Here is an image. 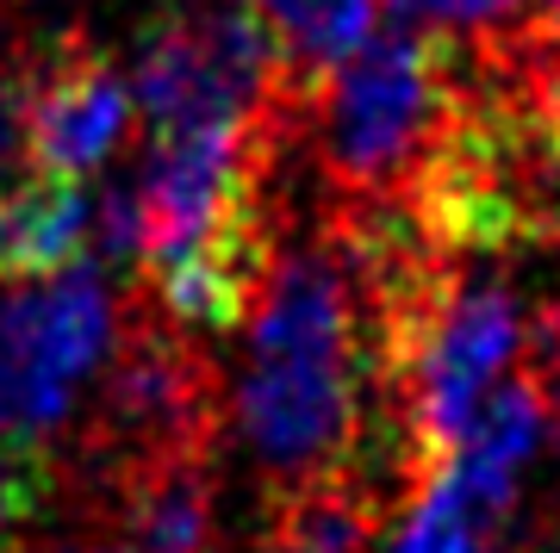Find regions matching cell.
<instances>
[{"instance_id":"9","label":"cell","mask_w":560,"mask_h":553,"mask_svg":"<svg viewBox=\"0 0 560 553\" xmlns=\"http://www.w3.org/2000/svg\"><path fill=\"white\" fill-rule=\"evenodd\" d=\"M125 529H131V553H206V541H212L206 448L138 460L131 492H125Z\"/></svg>"},{"instance_id":"10","label":"cell","mask_w":560,"mask_h":553,"mask_svg":"<svg viewBox=\"0 0 560 553\" xmlns=\"http://www.w3.org/2000/svg\"><path fill=\"white\" fill-rule=\"evenodd\" d=\"M381 7L386 0H249V13L280 44V62H287L300 94L330 75L349 50H361L374 38Z\"/></svg>"},{"instance_id":"14","label":"cell","mask_w":560,"mask_h":553,"mask_svg":"<svg viewBox=\"0 0 560 553\" xmlns=\"http://www.w3.org/2000/svg\"><path fill=\"white\" fill-rule=\"evenodd\" d=\"M405 25H423V32H486V25L523 13V0H386Z\"/></svg>"},{"instance_id":"4","label":"cell","mask_w":560,"mask_h":553,"mask_svg":"<svg viewBox=\"0 0 560 553\" xmlns=\"http://www.w3.org/2000/svg\"><path fill=\"white\" fill-rule=\"evenodd\" d=\"M113 349V298L94 274H62L0 298V435L57 430L75 386Z\"/></svg>"},{"instance_id":"16","label":"cell","mask_w":560,"mask_h":553,"mask_svg":"<svg viewBox=\"0 0 560 553\" xmlns=\"http://www.w3.org/2000/svg\"><path fill=\"white\" fill-rule=\"evenodd\" d=\"M548 237H555V243H560V212H555V224H548Z\"/></svg>"},{"instance_id":"2","label":"cell","mask_w":560,"mask_h":553,"mask_svg":"<svg viewBox=\"0 0 560 553\" xmlns=\"http://www.w3.org/2000/svg\"><path fill=\"white\" fill-rule=\"evenodd\" d=\"M300 99H312L330 187L349 205H393L411 193L442 125L455 119L460 69L455 50L423 25L374 32Z\"/></svg>"},{"instance_id":"8","label":"cell","mask_w":560,"mask_h":553,"mask_svg":"<svg viewBox=\"0 0 560 553\" xmlns=\"http://www.w3.org/2000/svg\"><path fill=\"white\" fill-rule=\"evenodd\" d=\"M88 237H94V205L75 180L44 168L0 180V274L7 280H50L75 268Z\"/></svg>"},{"instance_id":"15","label":"cell","mask_w":560,"mask_h":553,"mask_svg":"<svg viewBox=\"0 0 560 553\" xmlns=\"http://www.w3.org/2000/svg\"><path fill=\"white\" fill-rule=\"evenodd\" d=\"M529 7V32L536 38H560V0H523Z\"/></svg>"},{"instance_id":"11","label":"cell","mask_w":560,"mask_h":553,"mask_svg":"<svg viewBox=\"0 0 560 553\" xmlns=\"http://www.w3.org/2000/svg\"><path fill=\"white\" fill-rule=\"evenodd\" d=\"M368 541H374V497L355 479H324L280 492V510L256 553H368Z\"/></svg>"},{"instance_id":"5","label":"cell","mask_w":560,"mask_h":553,"mask_svg":"<svg viewBox=\"0 0 560 553\" xmlns=\"http://www.w3.org/2000/svg\"><path fill=\"white\" fill-rule=\"evenodd\" d=\"M106 430L131 442L138 460L206 448L212 435V367L180 337L143 330L106 379Z\"/></svg>"},{"instance_id":"6","label":"cell","mask_w":560,"mask_h":553,"mask_svg":"<svg viewBox=\"0 0 560 553\" xmlns=\"http://www.w3.org/2000/svg\"><path fill=\"white\" fill-rule=\"evenodd\" d=\"M131 125V87L106 62H62L25 81V162L81 180L119 150Z\"/></svg>"},{"instance_id":"12","label":"cell","mask_w":560,"mask_h":553,"mask_svg":"<svg viewBox=\"0 0 560 553\" xmlns=\"http://www.w3.org/2000/svg\"><path fill=\"white\" fill-rule=\"evenodd\" d=\"M486 529H492V522L436 473L418 497H411L393 553H486Z\"/></svg>"},{"instance_id":"7","label":"cell","mask_w":560,"mask_h":553,"mask_svg":"<svg viewBox=\"0 0 560 553\" xmlns=\"http://www.w3.org/2000/svg\"><path fill=\"white\" fill-rule=\"evenodd\" d=\"M555 416H560L555 392L517 367V379H511L504 392H486V404L474 411V423L460 430V442H455V455H448V467H442V479H448V485H455L486 522H499V516L511 510L517 473L536 460L541 435H548Z\"/></svg>"},{"instance_id":"3","label":"cell","mask_w":560,"mask_h":553,"mask_svg":"<svg viewBox=\"0 0 560 553\" xmlns=\"http://www.w3.org/2000/svg\"><path fill=\"white\" fill-rule=\"evenodd\" d=\"M138 106L156 138L194 131H256L300 106V87L280 62L268 25L243 7H200L175 13L143 38L138 57Z\"/></svg>"},{"instance_id":"1","label":"cell","mask_w":560,"mask_h":553,"mask_svg":"<svg viewBox=\"0 0 560 553\" xmlns=\"http://www.w3.org/2000/svg\"><path fill=\"white\" fill-rule=\"evenodd\" d=\"M368 374L381 379V317L342 237L275 256L249 311L237 430L280 492L355 479Z\"/></svg>"},{"instance_id":"13","label":"cell","mask_w":560,"mask_h":553,"mask_svg":"<svg viewBox=\"0 0 560 553\" xmlns=\"http://www.w3.org/2000/svg\"><path fill=\"white\" fill-rule=\"evenodd\" d=\"M50 504V473H44L38 442L0 435V529H25L38 522Z\"/></svg>"}]
</instances>
